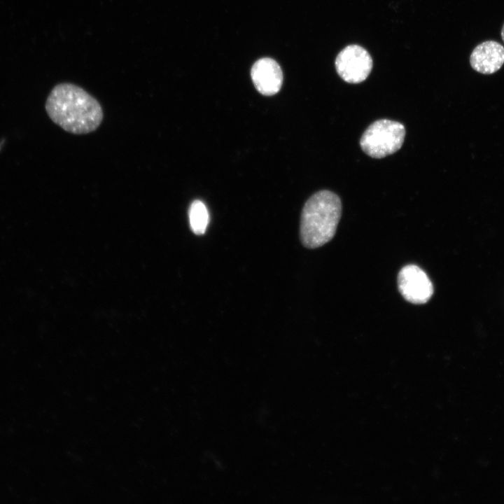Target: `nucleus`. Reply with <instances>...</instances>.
<instances>
[{"label":"nucleus","instance_id":"9","mask_svg":"<svg viewBox=\"0 0 504 504\" xmlns=\"http://www.w3.org/2000/svg\"><path fill=\"white\" fill-rule=\"evenodd\" d=\"M501 38L504 42V24L503 25L502 29H501Z\"/></svg>","mask_w":504,"mask_h":504},{"label":"nucleus","instance_id":"5","mask_svg":"<svg viewBox=\"0 0 504 504\" xmlns=\"http://www.w3.org/2000/svg\"><path fill=\"white\" fill-rule=\"evenodd\" d=\"M398 284L402 297L413 304L427 302L433 293L432 283L427 274L414 265H406L400 270Z\"/></svg>","mask_w":504,"mask_h":504},{"label":"nucleus","instance_id":"3","mask_svg":"<svg viewBox=\"0 0 504 504\" xmlns=\"http://www.w3.org/2000/svg\"><path fill=\"white\" fill-rule=\"evenodd\" d=\"M405 136V129L400 122L386 119L378 120L364 132L360 145L369 156L382 158L398 150Z\"/></svg>","mask_w":504,"mask_h":504},{"label":"nucleus","instance_id":"6","mask_svg":"<svg viewBox=\"0 0 504 504\" xmlns=\"http://www.w3.org/2000/svg\"><path fill=\"white\" fill-rule=\"evenodd\" d=\"M251 76L256 90L263 95L276 94L283 83V74L278 63L271 58H262L253 65Z\"/></svg>","mask_w":504,"mask_h":504},{"label":"nucleus","instance_id":"7","mask_svg":"<svg viewBox=\"0 0 504 504\" xmlns=\"http://www.w3.org/2000/svg\"><path fill=\"white\" fill-rule=\"evenodd\" d=\"M471 67L482 74H492L504 64V47L496 41H486L477 45L470 56Z\"/></svg>","mask_w":504,"mask_h":504},{"label":"nucleus","instance_id":"8","mask_svg":"<svg viewBox=\"0 0 504 504\" xmlns=\"http://www.w3.org/2000/svg\"><path fill=\"white\" fill-rule=\"evenodd\" d=\"M190 226L195 234H203L208 226L209 215L206 205L200 200H195L190 206Z\"/></svg>","mask_w":504,"mask_h":504},{"label":"nucleus","instance_id":"1","mask_svg":"<svg viewBox=\"0 0 504 504\" xmlns=\"http://www.w3.org/2000/svg\"><path fill=\"white\" fill-rule=\"evenodd\" d=\"M46 110L56 125L76 134L94 131L103 119V111L98 101L71 83H59L52 89L46 102Z\"/></svg>","mask_w":504,"mask_h":504},{"label":"nucleus","instance_id":"4","mask_svg":"<svg viewBox=\"0 0 504 504\" xmlns=\"http://www.w3.org/2000/svg\"><path fill=\"white\" fill-rule=\"evenodd\" d=\"M339 76L349 83L365 80L372 68V59L368 52L358 45H350L342 49L335 59Z\"/></svg>","mask_w":504,"mask_h":504},{"label":"nucleus","instance_id":"2","mask_svg":"<svg viewBox=\"0 0 504 504\" xmlns=\"http://www.w3.org/2000/svg\"><path fill=\"white\" fill-rule=\"evenodd\" d=\"M341 214V200L333 192L323 190L311 196L301 214L300 237L302 245L312 249L330 241Z\"/></svg>","mask_w":504,"mask_h":504}]
</instances>
